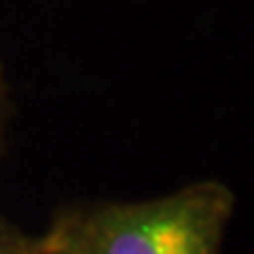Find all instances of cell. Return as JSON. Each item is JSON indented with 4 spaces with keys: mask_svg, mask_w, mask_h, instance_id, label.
Returning a JSON list of instances; mask_svg holds the SVG:
<instances>
[{
    "mask_svg": "<svg viewBox=\"0 0 254 254\" xmlns=\"http://www.w3.org/2000/svg\"><path fill=\"white\" fill-rule=\"evenodd\" d=\"M236 195L217 179L167 195L68 212L43 240L45 254H221Z\"/></svg>",
    "mask_w": 254,
    "mask_h": 254,
    "instance_id": "cell-1",
    "label": "cell"
},
{
    "mask_svg": "<svg viewBox=\"0 0 254 254\" xmlns=\"http://www.w3.org/2000/svg\"><path fill=\"white\" fill-rule=\"evenodd\" d=\"M36 254H45V252H38V250H36Z\"/></svg>",
    "mask_w": 254,
    "mask_h": 254,
    "instance_id": "cell-3",
    "label": "cell"
},
{
    "mask_svg": "<svg viewBox=\"0 0 254 254\" xmlns=\"http://www.w3.org/2000/svg\"><path fill=\"white\" fill-rule=\"evenodd\" d=\"M38 243H14V240H5L0 238V254H36Z\"/></svg>",
    "mask_w": 254,
    "mask_h": 254,
    "instance_id": "cell-2",
    "label": "cell"
}]
</instances>
